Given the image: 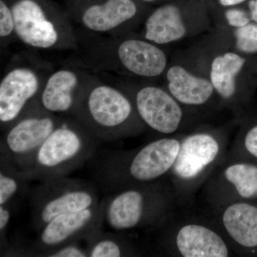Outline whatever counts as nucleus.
Here are the masks:
<instances>
[{"label":"nucleus","instance_id":"obj_19","mask_svg":"<svg viewBox=\"0 0 257 257\" xmlns=\"http://www.w3.org/2000/svg\"><path fill=\"white\" fill-rule=\"evenodd\" d=\"M245 60L234 53L216 57L212 62L211 82L217 92L224 98L231 97L235 92V77L242 68Z\"/></svg>","mask_w":257,"mask_h":257},{"label":"nucleus","instance_id":"obj_3","mask_svg":"<svg viewBox=\"0 0 257 257\" xmlns=\"http://www.w3.org/2000/svg\"><path fill=\"white\" fill-rule=\"evenodd\" d=\"M99 143L82 125L70 116L62 118L37 152L30 180H52L69 174L92 160Z\"/></svg>","mask_w":257,"mask_h":257},{"label":"nucleus","instance_id":"obj_10","mask_svg":"<svg viewBox=\"0 0 257 257\" xmlns=\"http://www.w3.org/2000/svg\"><path fill=\"white\" fill-rule=\"evenodd\" d=\"M92 77L85 67L66 66L52 71L42 88L39 104L52 114L69 116Z\"/></svg>","mask_w":257,"mask_h":257},{"label":"nucleus","instance_id":"obj_6","mask_svg":"<svg viewBox=\"0 0 257 257\" xmlns=\"http://www.w3.org/2000/svg\"><path fill=\"white\" fill-rule=\"evenodd\" d=\"M28 194L32 227L37 232L57 216L100 202L92 184L67 177L42 182Z\"/></svg>","mask_w":257,"mask_h":257},{"label":"nucleus","instance_id":"obj_22","mask_svg":"<svg viewBox=\"0 0 257 257\" xmlns=\"http://www.w3.org/2000/svg\"><path fill=\"white\" fill-rule=\"evenodd\" d=\"M0 40L5 47L15 40V22L10 5L5 0L0 1Z\"/></svg>","mask_w":257,"mask_h":257},{"label":"nucleus","instance_id":"obj_8","mask_svg":"<svg viewBox=\"0 0 257 257\" xmlns=\"http://www.w3.org/2000/svg\"><path fill=\"white\" fill-rule=\"evenodd\" d=\"M102 201L103 223L115 231H127L153 221L162 203L159 192L147 184L109 193Z\"/></svg>","mask_w":257,"mask_h":257},{"label":"nucleus","instance_id":"obj_17","mask_svg":"<svg viewBox=\"0 0 257 257\" xmlns=\"http://www.w3.org/2000/svg\"><path fill=\"white\" fill-rule=\"evenodd\" d=\"M185 32L180 13L172 5L155 10L145 23V40L158 45L179 40Z\"/></svg>","mask_w":257,"mask_h":257},{"label":"nucleus","instance_id":"obj_9","mask_svg":"<svg viewBox=\"0 0 257 257\" xmlns=\"http://www.w3.org/2000/svg\"><path fill=\"white\" fill-rule=\"evenodd\" d=\"M102 199L99 204L80 211H72L57 216L47 223L40 231L34 249L42 254L62 245L86 240L102 229Z\"/></svg>","mask_w":257,"mask_h":257},{"label":"nucleus","instance_id":"obj_14","mask_svg":"<svg viewBox=\"0 0 257 257\" xmlns=\"http://www.w3.org/2000/svg\"><path fill=\"white\" fill-rule=\"evenodd\" d=\"M179 253L184 257H226L227 246L215 231L199 224L181 228L176 238Z\"/></svg>","mask_w":257,"mask_h":257},{"label":"nucleus","instance_id":"obj_11","mask_svg":"<svg viewBox=\"0 0 257 257\" xmlns=\"http://www.w3.org/2000/svg\"><path fill=\"white\" fill-rule=\"evenodd\" d=\"M137 13L133 0H103L74 10L69 18L85 31L115 37Z\"/></svg>","mask_w":257,"mask_h":257},{"label":"nucleus","instance_id":"obj_16","mask_svg":"<svg viewBox=\"0 0 257 257\" xmlns=\"http://www.w3.org/2000/svg\"><path fill=\"white\" fill-rule=\"evenodd\" d=\"M167 78L171 94L183 104H204L211 97L214 90L209 81L194 77L179 66H174L169 69Z\"/></svg>","mask_w":257,"mask_h":257},{"label":"nucleus","instance_id":"obj_13","mask_svg":"<svg viewBox=\"0 0 257 257\" xmlns=\"http://www.w3.org/2000/svg\"><path fill=\"white\" fill-rule=\"evenodd\" d=\"M216 139L207 134L191 135L181 143L172 170L182 179H192L216 160L219 152Z\"/></svg>","mask_w":257,"mask_h":257},{"label":"nucleus","instance_id":"obj_25","mask_svg":"<svg viewBox=\"0 0 257 257\" xmlns=\"http://www.w3.org/2000/svg\"><path fill=\"white\" fill-rule=\"evenodd\" d=\"M226 18L229 25L235 28H242L249 23V18L242 10H229L226 12Z\"/></svg>","mask_w":257,"mask_h":257},{"label":"nucleus","instance_id":"obj_30","mask_svg":"<svg viewBox=\"0 0 257 257\" xmlns=\"http://www.w3.org/2000/svg\"><path fill=\"white\" fill-rule=\"evenodd\" d=\"M143 1L147 2V3H151V2L155 1V0H143Z\"/></svg>","mask_w":257,"mask_h":257},{"label":"nucleus","instance_id":"obj_12","mask_svg":"<svg viewBox=\"0 0 257 257\" xmlns=\"http://www.w3.org/2000/svg\"><path fill=\"white\" fill-rule=\"evenodd\" d=\"M135 109L142 121L152 130L165 135L175 133L182 118L177 101L161 88L147 86L135 96Z\"/></svg>","mask_w":257,"mask_h":257},{"label":"nucleus","instance_id":"obj_23","mask_svg":"<svg viewBox=\"0 0 257 257\" xmlns=\"http://www.w3.org/2000/svg\"><path fill=\"white\" fill-rule=\"evenodd\" d=\"M236 46L242 52H257V26L246 25L236 31Z\"/></svg>","mask_w":257,"mask_h":257},{"label":"nucleus","instance_id":"obj_4","mask_svg":"<svg viewBox=\"0 0 257 257\" xmlns=\"http://www.w3.org/2000/svg\"><path fill=\"white\" fill-rule=\"evenodd\" d=\"M15 40L42 50H77L76 29L69 16L40 0H14L10 5Z\"/></svg>","mask_w":257,"mask_h":257},{"label":"nucleus","instance_id":"obj_20","mask_svg":"<svg viewBox=\"0 0 257 257\" xmlns=\"http://www.w3.org/2000/svg\"><path fill=\"white\" fill-rule=\"evenodd\" d=\"M89 257H119L128 254L124 241L117 234L104 232L102 229L85 240Z\"/></svg>","mask_w":257,"mask_h":257},{"label":"nucleus","instance_id":"obj_26","mask_svg":"<svg viewBox=\"0 0 257 257\" xmlns=\"http://www.w3.org/2000/svg\"><path fill=\"white\" fill-rule=\"evenodd\" d=\"M12 206L0 205V236L1 243H5V233L9 226L10 219L12 216Z\"/></svg>","mask_w":257,"mask_h":257},{"label":"nucleus","instance_id":"obj_15","mask_svg":"<svg viewBox=\"0 0 257 257\" xmlns=\"http://www.w3.org/2000/svg\"><path fill=\"white\" fill-rule=\"evenodd\" d=\"M225 229L231 239L246 248L257 246V207L247 203H235L222 216Z\"/></svg>","mask_w":257,"mask_h":257},{"label":"nucleus","instance_id":"obj_24","mask_svg":"<svg viewBox=\"0 0 257 257\" xmlns=\"http://www.w3.org/2000/svg\"><path fill=\"white\" fill-rule=\"evenodd\" d=\"M40 256L49 257H87L88 252L87 248L82 247L79 244L78 241H74L58 247L53 248L50 251L42 253Z\"/></svg>","mask_w":257,"mask_h":257},{"label":"nucleus","instance_id":"obj_5","mask_svg":"<svg viewBox=\"0 0 257 257\" xmlns=\"http://www.w3.org/2000/svg\"><path fill=\"white\" fill-rule=\"evenodd\" d=\"M53 71L50 62L32 55L11 60L0 81V126L4 131L30 106L39 102L47 77Z\"/></svg>","mask_w":257,"mask_h":257},{"label":"nucleus","instance_id":"obj_18","mask_svg":"<svg viewBox=\"0 0 257 257\" xmlns=\"http://www.w3.org/2000/svg\"><path fill=\"white\" fill-rule=\"evenodd\" d=\"M30 181L26 174L19 170L8 157L0 154V205L13 207L18 198L29 192Z\"/></svg>","mask_w":257,"mask_h":257},{"label":"nucleus","instance_id":"obj_2","mask_svg":"<svg viewBox=\"0 0 257 257\" xmlns=\"http://www.w3.org/2000/svg\"><path fill=\"white\" fill-rule=\"evenodd\" d=\"M135 109L130 98L93 75L69 116L99 143H112L130 133Z\"/></svg>","mask_w":257,"mask_h":257},{"label":"nucleus","instance_id":"obj_1","mask_svg":"<svg viewBox=\"0 0 257 257\" xmlns=\"http://www.w3.org/2000/svg\"><path fill=\"white\" fill-rule=\"evenodd\" d=\"M175 139L163 138L147 144L131 155L99 150L93 157L96 183L109 193L155 182L172 170L180 149Z\"/></svg>","mask_w":257,"mask_h":257},{"label":"nucleus","instance_id":"obj_29","mask_svg":"<svg viewBox=\"0 0 257 257\" xmlns=\"http://www.w3.org/2000/svg\"><path fill=\"white\" fill-rule=\"evenodd\" d=\"M244 1L246 0H219L220 4L223 6H232V5H238Z\"/></svg>","mask_w":257,"mask_h":257},{"label":"nucleus","instance_id":"obj_28","mask_svg":"<svg viewBox=\"0 0 257 257\" xmlns=\"http://www.w3.org/2000/svg\"><path fill=\"white\" fill-rule=\"evenodd\" d=\"M251 19L257 23V0H252L249 3Z\"/></svg>","mask_w":257,"mask_h":257},{"label":"nucleus","instance_id":"obj_27","mask_svg":"<svg viewBox=\"0 0 257 257\" xmlns=\"http://www.w3.org/2000/svg\"><path fill=\"white\" fill-rule=\"evenodd\" d=\"M244 146L250 155L257 158V126H253L246 134Z\"/></svg>","mask_w":257,"mask_h":257},{"label":"nucleus","instance_id":"obj_21","mask_svg":"<svg viewBox=\"0 0 257 257\" xmlns=\"http://www.w3.org/2000/svg\"><path fill=\"white\" fill-rule=\"evenodd\" d=\"M224 177L234 186L240 197L249 199L257 194V166L238 163L224 171Z\"/></svg>","mask_w":257,"mask_h":257},{"label":"nucleus","instance_id":"obj_7","mask_svg":"<svg viewBox=\"0 0 257 257\" xmlns=\"http://www.w3.org/2000/svg\"><path fill=\"white\" fill-rule=\"evenodd\" d=\"M62 118L35 103L3 131L0 154L8 157L21 172L28 173L42 144Z\"/></svg>","mask_w":257,"mask_h":257}]
</instances>
